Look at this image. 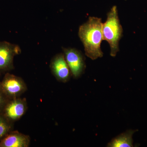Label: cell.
Instances as JSON below:
<instances>
[{"mask_svg": "<svg viewBox=\"0 0 147 147\" xmlns=\"http://www.w3.org/2000/svg\"><path fill=\"white\" fill-rule=\"evenodd\" d=\"M102 26L101 18L90 17L79 28L78 34L84 45L85 54L92 60L103 57L100 48L103 40Z\"/></svg>", "mask_w": 147, "mask_h": 147, "instance_id": "6da1fadb", "label": "cell"}, {"mask_svg": "<svg viewBox=\"0 0 147 147\" xmlns=\"http://www.w3.org/2000/svg\"><path fill=\"white\" fill-rule=\"evenodd\" d=\"M123 29L120 23L117 8L114 6L107 14L105 23L102 24L103 40L109 43L110 47V55L115 57L119 51V41L122 36Z\"/></svg>", "mask_w": 147, "mask_h": 147, "instance_id": "7a4b0ae2", "label": "cell"}, {"mask_svg": "<svg viewBox=\"0 0 147 147\" xmlns=\"http://www.w3.org/2000/svg\"><path fill=\"white\" fill-rule=\"evenodd\" d=\"M0 87L9 99L20 97L27 90L26 84L22 78L9 73L6 74L0 82Z\"/></svg>", "mask_w": 147, "mask_h": 147, "instance_id": "3957f363", "label": "cell"}, {"mask_svg": "<svg viewBox=\"0 0 147 147\" xmlns=\"http://www.w3.org/2000/svg\"><path fill=\"white\" fill-rule=\"evenodd\" d=\"M63 50L71 76L75 79L79 78L86 69L85 58L84 55L79 50L75 48L63 47Z\"/></svg>", "mask_w": 147, "mask_h": 147, "instance_id": "277c9868", "label": "cell"}, {"mask_svg": "<svg viewBox=\"0 0 147 147\" xmlns=\"http://www.w3.org/2000/svg\"><path fill=\"white\" fill-rule=\"evenodd\" d=\"M21 53V48L18 45L7 41H0V71L13 69L14 57Z\"/></svg>", "mask_w": 147, "mask_h": 147, "instance_id": "5b68a950", "label": "cell"}, {"mask_svg": "<svg viewBox=\"0 0 147 147\" xmlns=\"http://www.w3.org/2000/svg\"><path fill=\"white\" fill-rule=\"evenodd\" d=\"M28 105L26 98L18 97L10 99L6 104L2 114L11 122L19 120L26 114Z\"/></svg>", "mask_w": 147, "mask_h": 147, "instance_id": "8992f818", "label": "cell"}, {"mask_svg": "<svg viewBox=\"0 0 147 147\" xmlns=\"http://www.w3.org/2000/svg\"><path fill=\"white\" fill-rule=\"evenodd\" d=\"M50 67L52 74L58 81L66 83L69 81L71 74L63 53L57 54L52 58Z\"/></svg>", "mask_w": 147, "mask_h": 147, "instance_id": "52a82bcc", "label": "cell"}, {"mask_svg": "<svg viewBox=\"0 0 147 147\" xmlns=\"http://www.w3.org/2000/svg\"><path fill=\"white\" fill-rule=\"evenodd\" d=\"M30 141L29 135L13 130L0 142V147H28Z\"/></svg>", "mask_w": 147, "mask_h": 147, "instance_id": "ba28073f", "label": "cell"}, {"mask_svg": "<svg viewBox=\"0 0 147 147\" xmlns=\"http://www.w3.org/2000/svg\"><path fill=\"white\" fill-rule=\"evenodd\" d=\"M137 130L129 129L122 133L111 140L108 143V147H133L132 135Z\"/></svg>", "mask_w": 147, "mask_h": 147, "instance_id": "9c48e42d", "label": "cell"}, {"mask_svg": "<svg viewBox=\"0 0 147 147\" xmlns=\"http://www.w3.org/2000/svg\"><path fill=\"white\" fill-rule=\"evenodd\" d=\"M13 123L8 120L2 114H0V142L13 130Z\"/></svg>", "mask_w": 147, "mask_h": 147, "instance_id": "30bf717a", "label": "cell"}, {"mask_svg": "<svg viewBox=\"0 0 147 147\" xmlns=\"http://www.w3.org/2000/svg\"><path fill=\"white\" fill-rule=\"evenodd\" d=\"M9 100L10 99L5 94L0 87V114H2L5 106Z\"/></svg>", "mask_w": 147, "mask_h": 147, "instance_id": "8fae6325", "label": "cell"}]
</instances>
